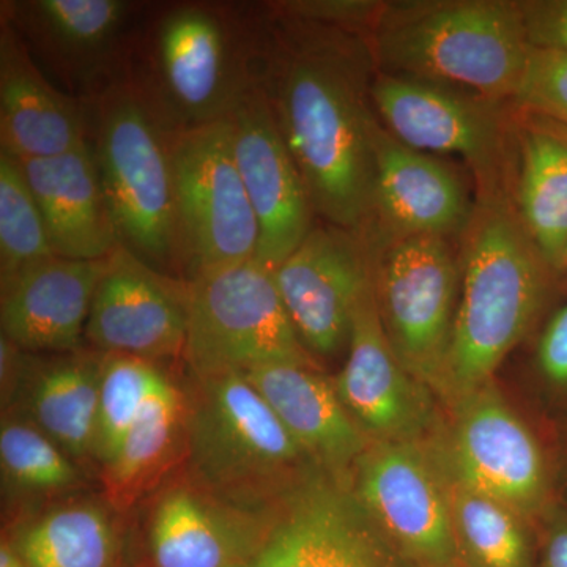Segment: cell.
Masks as SVG:
<instances>
[{
  "label": "cell",
  "instance_id": "6da1fadb",
  "mask_svg": "<svg viewBox=\"0 0 567 567\" xmlns=\"http://www.w3.org/2000/svg\"><path fill=\"white\" fill-rule=\"evenodd\" d=\"M264 39L262 82L316 215L365 237L374 210L377 121L363 52L344 31L287 20Z\"/></svg>",
  "mask_w": 567,
  "mask_h": 567
},
{
  "label": "cell",
  "instance_id": "7a4b0ae2",
  "mask_svg": "<svg viewBox=\"0 0 567 567\" xmlns=\"http://www.w3.org/2000/svg\"><path fill=\"white\" fill-rule=\"evenodd\" d=\"M82 102L118 241L155 270L183 279L175 207L178 126L128 62Z\"/></svg>",
  "mask_w": 567,
  "mask_h": 567
},
{
  "label": "cell",
  "instance_id": "3957f363",
  "mask_svg": "<svg viewBox=\"0 0 567 567\" xmlns=\"http://www.w3.org/2000/svg\"><path fill=\"white\" fill-rule=\"evenodd\" d=\"M544 257L505 194L481 197L468 224L464 287L439 395L453 406L494 382L546 295Z\"/></svg>",
  "mask_w": 567,
  "mask_h": 567
},
{
  "label": "cell",
  "instance_id": "277c9868",
  "mask_svg": "<svg viewBox=\"0 0 567 567\" xmlns=\"http://www.w3.org/2000/svg\"><path fill=\"white\" fill-rule=\"evenodd\" d=\"M183 393V475L221 502L254 513H279L312 477L324 473L244 374L188 377Z\"/></svg>",
  "mask_w": 567,
  "mask_h": 567
},
{
  "label": "cell",
  "instance_id": "5b68a950",
  "mask_svg": "<svg viewBox=\"0 0 567 567\" xmlns=\"http://www.w3.org/2000/svg\"><path fill=\"white\" fill-rule=\"evenodd\" d=\"M529 50L518 2L506 0L395 3L375 24L383 65L495 103L516 95Z\"/></svg>",
  "mask_w": 567,
  "mask_h": 567
},
{
  "label": "cell",
  "instance_id": "8992f818",
  "mask_svg": "<svg viewBox=\"0 0 567 567\" xmlns=\"http://www.w3.org/2000/svg\"><path fill=\"white\" fill-rule=\"evenodd\" d=\"M226 7L181 3L156 18L136 71L178 128L223 121L260 84L264 39Z\"/></svg>",
  "mask_w": 567,
  "mask_h": 567
},
{
  "label": "cell",
  "instance_id": "52a82bcc",
  "mask_svg": "<svg viewBox=\"0 0 567 567\" xmlns=\"http://www.w3.org/2000/svg\"><path fill=\"white\" fill-rule=\"evenodd\" d=\"M188 284V377L245 374L281 363L319 369L287 315L274 271L249 260Z\"/></svg>",
  "mask_w": 567,
  "mask_h": 567
},
{
  "label": "cell",
  "instance_id": "ba28073f",
  "mask_svg": "<svg viewBox=\"0 0 567 567\" xmlns=\"http://www.w3.org/2000/svg\"><path fill=\"white\" fill-rule=\"evenodd\" d=\"M175 207L182 278L256 260L259 223L235 162L227 118L178 128Z\"/></svg>",
  "mask_w": 567,
  "mask_h": 567
},
{
  "label": "cell",
  "instance_id": "9c48e42d",
  "mask_svg": "<svg viewBox=\"0 0 567 567\" xmlns=\"http://www.w3.org/2000/svg\"><path fill=\"white\" fill-rule=\"evenodd\" d=\"M371 246L380 248L374 290L388 339L406 371L439 394L457 309L453 251L436 235Z\"/></svg>",
  "mask_w": 567,
  "mask_h": 567
},
{
  "label": "cell",
  "instance_id": "30bf717a",
  "mask_svg": "<svg viewBox=\"0 0 567 567\" xmlns=\"http://www.w3.org/2000/svg\"><path fill=\"white\" fill-rule=\"evenodd\" d=\"M349 487L380 536L415 567H461L446 477L420 443L372 442Z\"/></svg>",
  "mask_w": 567,
  "mask_h": 567
},
{
  "label": "cell",
  "instance_id": "8fae6325",
  "mask_svg": "<svg viewBox=\"0 0 567 567\" xmlns=\"http://www.w3.org/2000/svg\"><path fill=\"white\" fill-rule=\"evenodd\" d=\"M371 102L402 144L415 151L451 153L468 159L483 196L503 194L505 123L495 102L440 82L382 73L371 84Z\"/></svg>",
  "mask_w": 567,
  "mask_h": 567
},
{
  "label": "cell",
  "instance_id": "7c38bea8",
  "mask_svg": "<svg viewBox=\"0 0 567 567\" xmlns=\"http://www.w3.org/2000/svg\"><path fill=\"white\" fill-rule=\"evenodd\" d=\"M450 476L532 520L550 509V475L532 429L494 382L453 405Z\"/></svg>",
  "mask_w": 567,
  "mask_h": 567
},
{
  "label": "cell",
  "instance_id": "4fadbf2b",
  "mask_svg": "<svg viewBox=\"0 0 567 567\" xmlns=\"http://www.w3.org/2000/svg\"><path fill=\"white\" fill-rule=\"evenodd\" d=\"M275 282L301 342L331 357L349 346L354 308L374 278L368 238L324 224L274 271Z\"/></svg>",
  "mask_w": 567,
  "mask_h": 567
},
{
  "label": "cell",
  "instance_id": "5bb4252c",
  "mask_svg": "<svg viewBox=\"0 0 567 567\" xmlns=\"http://www.w3.org/2000/svg\"><path fill=\"white\" fill-rule=\"evenodd\" d=\"M188 305V281L155 270L118 245L107 257L84 339L96 352L152 363L183 360Z\"/></svg>",
  "mask_w": 567,
  "mask_h": 567
},
{
  "label": "cell",
  "instance_id": "9a60e30c",
  "mask_svg": "<svg viewBox=\"0 0 567 567\" xmlns=\"http://www.w3.org/2000/svg\"><path fill=\"white\" fill-rule=\"evenodd\" d=\"M235 162L259 223L256 262L275 271L312 227L315 208L262 82L227 117Z\"/></svg>",
  "mask_w": 567,
  "mask_h": 567
},
{
  "label": "cell",
  "instance_id": "2e32d148",
  "mask_svg": "<svg viewBox=\"0 0 567 567\" xmlns=\"http://www.w3.org/2000/svg\"><path fill=\"white\" fill-rule=\"evenodd\" d=\"M349 357L336 393L371 442L420 443L434 421L435 394L410 374L388 339L374 278L354 308Z\"/></svg>",
  "mask_w": 567,
  "mask_h": 567
},
{
  "label": "cell",
  "instance_id": "e0dca14e",
  "mask_svg": "<svg viewBox=\"0 0 567 567\" xmlns=\"http://www.w3.org/2000/svg\"><path fill=\"white\" fill-rule=\"evenodd\" d=\"M32 55L85 96L126 65L125 32L134 6L123 0H22L3 2ZM84 96V99H85Z\"/></svg>",
  "mask_w": 567,
  "mask_h": 567
},
{
  "label": "cell",
  "instance_id": "ac0fdd59",
  "mask_svg": "<svg viewBox=\"0 0 567 567\" xmlns=\"http://www.w3.org/2000/svg\"><path fill=\"white\" fill-rule=\"evenodd\" d=\"M282 509H241L208 494L183 475L163 488L152 506L148 548L153 566L244 565L262 548Z\"/></svg>",
  "mask_w": 567,
  "mask_h": 567
},
{
  "label": "cell",
  "instance_id": "d6986e66",
  "mask_svg": "<svg viewBox=\"0 0 567 567\" xmlns=\"http://www.w3.org/2000/svg\"><path fill=\"white\" fill-rule=\"evenodd\" d=\"M374 210L368 238L382 245L468 227L473 213L464 183L447 164L395 140L379 122L374 132Z\"/></svg>",
  "mask_w": 567,
  "mask_h": 567
},
{
  "label": "cell",
  "instance_id": "ffe728a7",
  "mask_svg": "<svg viewBox=\"0 0 567 567\" xmlns=\"http://www.w3.org/2000/svg\"><path fill=\"white\" fill-rule=\"evenodd\" d=\"M106 268L107 259L52 256L0 282L3 338L33 354L80 350Z\"/></svg>",
  "mask_w": 567,
  "mask_h": 567
},
{
  "label": "cell",
  "instance_id": "44dd1931",
  "mask_svg": "<svg viewBox=\"0 0 567 567\" xmlns=\"http://www.w3.org/2000/svg\"><path fill=\"white\" fill-rule=\"evenodd\" d=\"M89 142L87 110L59 91L11 22L0 21V148L18 159H40Z\"/></svg>",
  "mask_w": 567,
  "mask_h": 567
},
{
  "label": "cell",
  "instance_id": "7402d4cb",
  "mask_svg": "<svg viewBox=\"0 0 567 567\" xmlns=\"http://www.w3.org/2000/svg\"><path fill=\"white\" fill-rule=\"evenodd\" d=\"M244 375L311 461L349 486L347 477L372 442L347 412L334 383L320 369L300 364L257 365Z\"/></svg>",
  "mask_w": 567,
  "mask_h": 567
},
{
  "label": "cell",
  "instance_id": "603a6c76",
  "mask_svg": "<svg viewBox=\"0 0 567 567\" xmlns=\"http://www.w3.org/2000/svg\"><path fill=\"white\" fill-rule=\"evenodd\" d=\"M371 532L350 487L320 473L284 506L262 548L237 567H352Z\"/></svg>",
  "mask_w": 567,
  "mask_h": 567
},
{
  "label": "cell",
  "instance_id": "cb8c5ba5",
  "mask_svg": "<svg viewBox=\"0 0 567 567\" xmlns=\"http://www.w3.org/2000/svg\"><path fill=\"white\" fill-rule=\"evenodd\" d=\"M55 256L107 259L121 245L91 141L74 151L20 159Z\"/></svg>",
  "mask_w": 567,
  "mask_h": 567
},
{
  "label": "cell",
  "instance_id": "d4e9b609",
  "mask_svg": "<svg viewBox=\"0 0 567 567\" xmlns=\"http://www.w3.org/2000/svg\"><path fill=\"white\" fill-rule=\"evenodd\" d=\"M104 353L74 350L37 357L32 353L13 406L50 436L74 464L96 465V421Z\"/></svg>",
  "mask_w": 567,
  "mask_h": 567
},
{
  "label": "cell",
  "instance_id": "484cf974",
  "mask_svg": "<svg viewBox=\"0 0 567 567\" xmlns=\"http://www.w3.org/2000/svg\"><path fill=\"white\" fill-rule=\"evenodd\" d=\"M117 514L106 498L70 496L28 514L3 537L31 567H121Z\"/></svg>",
  "mask_w": 567,
  "mask_h": 567
},
{
  "label": "cell",
  "instance_id": "4316f807",
  "mask_svg": "<svg viewBox=\"0 0 567 567\" xmlns=\"http://www.w3.org/2000/svg\"><path fill=\"white\" fill-rule=\"evenodd\" d=\"M185 393L166 377L100 470L104 498L118 513L136 505L185 457Z\"/></svg>",
  "mask_w": 567,
  "mask_h": 567
},
{
  "label": "cell",
  "instance_id": "83f0119b",
  "mask_svg": "<svg viewBox=\"0 0 567 567\" xmlns=\"http://www.w3.org/2000/svg\"><path fill=\"white\" fill-rule=\"evenodd\" d=\"M518 218L548 267L565 268L567 254V137L533 130L522 140Z\"/></svg>",
  "mask_w": 567,
  "mask_h": 567
},
{
  "label": "cell",
  "instance_id": "f1b7e54d",
  "mask_svg": "<svg viewBox=\"0 0 567 567\" xmlns=\"http://www.w3.org/2000/svg\"><path fill=\"white\" fill-rule=\"evenodd\" d=\"M461 567H536L527 518L446 477Z\"/></svg>",
  "mask_w": 567,
  "mask_h": 567
},
{
  "label": "cell",
  "instance_id": "f546056e",
  "mask_svg": "<svg viewBox=\"0 0 567 567\" xmlns=\"http://www.w3.org/2000/svg\"><path fill=\"white\" fill-rule=\"evenodd\" d=\"M3 498L20 505L73 495L84 486L80 465L17 412H3L0 424Z\"/></svg>",
  "mask_w": 567,
  "mask_h": 567
},
{
  "label": "cell",
  "instance_id": "4dcf8cb0",
  "mask_svg": "<svg viewBox=\"0 0 567 567\" xmlns=\"http://www.w3.org/2000/svg\"><path fill=\"white\" fill-rule=\"evenodd\" d=\"M55 256L20 159L0 148V282Z\"/></svg>",
  "mask_w": 567,
  "mask_h": 567
},
{
  "label": "cell",
  "instance_id": "1f68e13d",
  "mask_svg": "<svg viewBox=\"0 0 567 567\" xmlns=\"http://www.w3.org/2000/svg\"><path fill=\"white\" fill-rule=\"evenodd\" d=\"M164 379L166 375L152 361L104 353L96 421V468L102 470L111 461Z\"/></svg>",
  "mask_w": 567,
  "mask_h": 567
},
{
  "label": "cell",
  "instance_id": "d6a6232c",
  "mask_svg": "<svg viewBox=\"0 0 567 567\" xmlns=\"http://www.w3.org/2000/svg\"><path fill=\"white\" fill-rule=\"evenodd\" d=\"M513 100L525 111L544 115L567 128L566 52L532 48Z\"/></svg>",
  "mask_w": 567,
  "mask_h": 567
},
{
  "label": "cell",
  "instance_id": "836d02e7",
  "mask_svg": "<svg viewBox=\"0 0 567 567\" xmlns=\"http://www.w3.org/2000/svg\"><path fill=\"white\" fill-rule=\"evenodd\" d=\"M385 7L371 0H287L274 3L271 9L287 20L352 32L375 25Z\"/></svg>",
  "mask_w": 567,
  "mask_h": 567
},
{
  "label": "cell",
  "instance_id": "e575fe53",
  "mask_svg": "<svg viewBox=\"0 0 567 567\" xmlns=\"http://www.w3.org/2000/svg\"><path fill=\"white\" fill-rule=\"evenodd\" d=\"M529 47L567 54V0L518 2Z\"/></svg>",
  "mask_w": 567,
  "mask_h": 567
},
{
  "label": "cell",
  "instance_id": "d590c367",
  "mask_svg": "<svg viewBox=\"0 0 567 567\" xmlns=\"http://www.w3.org/2000/svg\"><path fill=\"white\" fill-rule=\"evenodd\" d=\"M537 365L550 385L567 393V306L551 317L540 336Z\"/></svg>",
  "mask_w": 567,
  "mask_h": 567
},
{
  "label": "cell",
  "instance_id": "8d00e7d4",
  "mask_svg": "<svg viewBox=\"0 0 567 567\" xmlns=\"http://www.w3.org/2000/svg\"><path fill=\"white\" fill-rule=\"evenodd\" d=\"M536 567H567V513L551 506L544 514Z\"/></svg>",
  "mask_w": 567,
  "mask_h": 567
},
{
  "label": "cell",
  "instance_id": "74e56055",
  "mask_svg": "<svg viewBox=\"0 0 567 567\" xmlns=\"http://www.w3.org/2000/svg\"><path fill=\"white\" fill-rule=\"evenodd\" d=\"M32 353L24 352L9 339L0 336V395H2V412H7L17 401L29 361Z\"/></svg>",
  "mask_w": 567,
  "mask_h": 567
},
{
  "label": "cell",
  "instance_id": "f35d334b",
  "mask_svg": "<svg viewBox=\"0 0 567 567\" xmlns=\"http://www.w3.org/2000/svg\"><path fill=\"white\" fill-rule=\"evenodd\" d=\"M372 525L371 535L365 539L360 554L354 558L352 567H399L393 555L388 551L385 539Z\"/></svg>",
  "mask_w": 567,
  "mask_h": 567
},
{
  "label": "cell",
  "instance_id": "ab89813d",
  "mask_svg": "<svg viewBox=\"0 0 567 567\" xmlns=\"http://www.w3.org/2000/svg\"><path fill=\"white\" fill-rule=\"evenodd\" d=\"M0 567H31L22 559L21 555L14 550L9 540L3 537L0 544Z\"/></svg>",
  "mask_w": 567,
  "mask_h": 567
},
{
  "label": "cell",
  "instance_id": "60d3db41",
  "mask_svg": "<svg viewBox=\"0 0 567 567\" xmlns=\"http://www.w3.org/2000/svg\"><path fill=\"white\" fill-rule=\"evenodd\" d=\"M565 268L567 270V254H566V260H565Z\"/></svg>",
  "mask_w": 567,
  "mask_h": 567
}]
</instances>
